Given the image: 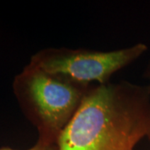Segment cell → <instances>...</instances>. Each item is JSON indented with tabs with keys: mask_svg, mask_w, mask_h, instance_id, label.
Instances as JSON below:
<instances>
[{
	"mask_svg": "<svg viewBox=\"0 0 150 150\" xmlns=\"http://www.w3.org/2000/svg\"><path fill=\"white\" fill-rule=\"evenodd\" d=\"M150 141V91L129 81L92 85L60 135L58 150H135Z\"/></svg>",
	"mask_w": 150,
	"mask_h": 150,
	"instance_id": "cell-1",
	"label": "cell"
},
{
	"mask_svg": "<svg viewBox=\"0 0 150 150\" xmlns=\"http://www.w3.org/2000/svg\"><path fill=\"white\" fill-rule=\"evenodd\" d=\"M91 86L29 62L14 77L13 90L25 118L37 129L38 141L57 145Z\"/></svg>",
	"mask_w": 150,
	"mask_h": 150,
	"instance_id": "cell-2",
	"label": "cell"
},
{
	"mask_svg": "<svg viewBox=\"0 0 150 150\" xmlns=\"http://www.w3.org/2000/svg\"><path fill=\"white\" fill-rule=\"evenodd\" d=\"M147 50L148 46L143 43L111 51L47 48L33 54L30 63L81 84L97 85L110 82L112 75L133 64Z\"/></svg>",
	"mask_w": 150,
	"mask_h": 150,
	"instance_id": "cell-3",
	"label": "cell"
},
{
	"mask_svg": "<svg viewBox=\"0 0 150 150\" xmlns=\"http://www.w3.org/2000/svg\"><path fill=\"white\" fill-rule=\"evenodd\" d=\"M0 150H19V149H13L10 148H3L0 149ZM23 150H58L57 145L55 144H44L42 142L37 141V143L33 145V147Z\"/></svg>",
	"mask_w": 150,
	"mask_h": 150,
	"instance_id": "cell-4",
	"label": "cell"
},
{
	"mask_svg": "<svg viewBox=\"0 0 150 150\" xmlns=\"http://www.w3.org/2000/svg\"><path fill=\"white\" fill-rule=\"evenodd\" d=\"M144 78L147 81V84H145V85L148 87V88L149 89L150 91V60L149 61L148 64L145 68L144 73Z\"/></svg>",
	"mask_w": 150,
	"mask_h": 150,
	"instance_id": "cell-5",
	"label": "cell"
}]
</instances>
